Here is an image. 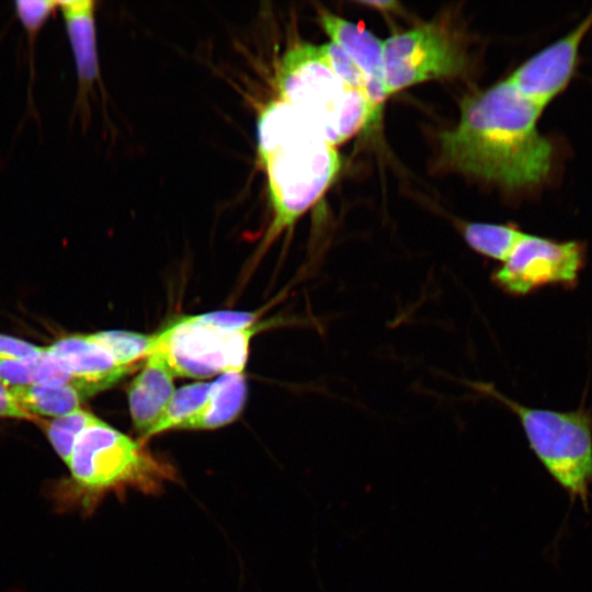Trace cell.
Returning <instances> with one entry per match:
<instances>
[{
	"label": "cell",
	"instance_id": "1",
	"mask_svg": "<svg viewBox=\"0 0 592 592\" xmlns=\"http://www.w3.org/2000/svg\"><path fill=\"white\" fill-rule=\"evenodd\" d=\"M543 107L508 79L463 100L458 124L440 134L443 160L454 169L510 190L542 184L550 174L553 143L537 121Z\"/></svg>",
	"mask_w": 592,
	"mask_h": 592
},
{
	"label": "cell",
	"instance_id": "2",
	"mask_svg": "<svg viewBox=\"0 0 592 592\" xmlns=\"http://www.w3.org/2000/svg\"><path fill=\"white\" fill-rule=\"evenodd\" d=\"M257 141L272 206V223L261 244L264 250L323 195L341 160L335 146L281 99L261 111Z\"/></svg>",
	"mask_w": 592,
	"mask_h": 592
},
{
	"label": "cell",
	"instance_id": "3",
	"mask_svg": "<svg viewBox=\"0 0 592 592\" xmlns=\"http://www.w3.org/2000/svg\"><path fill=\"white\" fill-rule=\"evenodd\" d=\"M516 415L528 447L553 481L589 512L592 487V411L584 405L571 411L525 406L485 382L471 383Z\"/></svg>",
	"mask_w": 592,
	"mask_h": 592
},
{
	"label": "cell",
	"instance_id": "4",
	"mask_svg": "<svg viewBox=\"0 0 592 592\" xmlns=\"http://www.w3.org/2000/svg\"><path fill=\"white\" fill-rule=\"evenodd\" d=\"M276 82L280 99L333 146L369 125L365 94L348 87L331 70L320 45L301 43L287 49L280 59Z\"/></svg>",
	"mask_w": 592,
	"mask_h": 592
},
{
	"label": "cell",
	"instance_id": "5",
	"mask_svg": "<svg viewBox=\"0 0 592 592\" xmlns=\"http://www.w3.org/2000/svg\"><path fill=\"white\" fill-rule=\"evenodd\" d=\"M66 465L77 491L92 500L127 488L156 494L177 479L171 464L100 419L80 434Z\"/></svg>",
	"mask_w": 592,
	"mask_h": 592
},
{
	"label": "cell",
	"instance_id": "6",
	"mask_svg": "<svg viewBox=\"0 0 592 592\" xmlns=\"http://www.w3.org/2000/svg\"><path fill=\"white\" fill-rule=\"evenodd\" d=\"M259 326L223 330L197 321L193 315L175 319L153 334V349L174 376L196 379L246 369L250 342Z\"/></svg>",
	"mask_w": 592,
	"mask_h": 592
},
{
	"label": "cell",
	"instance_id": "7",
	"mask_svg": "<svg viewBox=\"0 0 592 592\" xmlns=\"http://www.w3.org/2000/svg\"><path fill=\"white\" fill-rule=\"evenodd\" d=\"M387 98L433 79L464 72L466 57L455 36L437 24H423L383 42Z\"/></svg>",
	"mask_w": 592,
	"mask_h": 592
},
{
	"label": "cell",
	"instance_id": "8",
	"mask_svg": "<svg viewBox=\"0 0 592 592\" xmlns=\"http://www.w3.org/2000/svg\"><path fill=\"white\" fill-rule=\"evenodd\" d=\"M587 246L525 234L508 259L491 274L492 282L512 296L528 295L545 286H577L584 267Z\"/></svg>",
	"mask_w": 592,
	"mask_h": 592
},
{
	"label": "cell",
	"instance_id": "9",
	"mask_svg": "<svg viewBox=\"0 0 592 592\" xmlns=\"http://www.w3.org/2000/svg\"><path fill=\"white\" fill-rule=\"evenodd\" d=\"M591 29L592 10L570 32L534 54L506 79L544 109L570 83L579 64L581 43Z\"/></svg>",
	"mask_w": 592,
	"mask_h": 592
},
{
	"label": "cell",
	"instance_id": "10",
	"mask_svg": "<svg viewBox=\"0 0 592 592\" xmlns=\"http://www.w3.org/2000/svg\"><path fill=\"white\" fill-rule=\"evenodd\" d=\"M325 32L354 61L364 76V94L371 107L369 126H376L387 99L384 79L383 42L365 27L325 9L318 11Z\"/></svg>",
	"mask_w": 592,
	"mask_h": 592
},
{
	"label": "cell",
	"instance_id": "11",
	"mask_svg": "<svg viewBox=\"0 0 592 592\" xmlns=\"http://www.w3.org/2000/svg\"><path fill=\"white\" fill-rule=\"evenodd\" d=\"M81 395L104 390L132 371L122 367L90 334L61 338L46 348Z\"/></svg>",
	"mask_w": 592,
	"mask_h": 592
},
{
	"label": "cell",
	"instance_id": "12",
	"mask_svg": "<svg viewBox=\"0 0 592 592\" xmlns=\"http://www.w3.org/2000/svg\"><path fill=\"white\" fill-rule=\"evenodd\" d=\"M95 4L93 0L58 1L77 72L75 112L83 121L89 116L90 94L101 80Z\"/></svg>",
	"mask_w": 592,
	"mask_h": 592
},
{
	"label": "cell",
	"instance_id": "13",
	"mask_svg": "<svg viewBox=\"0 0 592 592\" xmlns=\"http://www.w3.org/2000/svg\"><path fill=\"white\" fill-rule=\"evenodd\" d=\"M174 377L162 355L152 351L130 383L127 391L129 413L141 443L172 398L175 391Z\"/></svg>",
	"mask_w": 592,
	"mask_h": 592
},
{
	"label": "cell",
	"instance_id": "14",
	"mask_svg": "<svg viewBox=\"0 0 592 592\" xmlns=\"http://www.w3.org/2000/svg\"><path fill=\"white\" fill-rule=\"evenodd\" d=\"M246 369L223 373L214 382L202 408L180 430H216L234 422L247 400Z\"/></svg>",
	"mask_w": 592,
	"mask_h": 592
},
{
	"label": "cell",
	"instance_id": "15",
	"mask_svg": "<svg viewBox=\"0 0 592 592\" xmlns=\"http://www.w3.org/2000/svg\"><path fill=\"white\" fill-rule=\"evenodd\" d=\"M20 405L33 415L58 418L80 409L83 398L71 384H32L11 388Z\"/></svg>",
	"mask_w": 592,
	"mask_h": 592
},
{
	"label": "cell",
	"instance_id": "16",
	"mask_svg": "<svg viewBox=\"0 0 592 592\" xmlns=\"http://www.w3.org/2000/svg\"><path fill=\"white\" fill-rule=\"evenodd\" d=\"M466 243L477 253L504 262L524 232L510 225L466 223L462 228Z\"/></svg>",
	"mask_w": 592,
	"mask_h": 592
},
{
	"label": "cell",
	"instance_id": "17",
	"mask_svg": "<svg viewBox=\"0 0 592 592\" xmlns=\"http://www.w3.org/2000/svg\"><path fill=\"white\" fill-rule=\"evenodd\" d=\"M212 382H197L175 389L163 414L147 434L145 442L161 433L180 430L205 403Z\"/></svg>",
	"mask_w": 592,
	"mask_h": 592
},
{
	"label": "cell",
	"instance_id": "18",
	"mask_svg": "<svg viewBox=\"0 0 592 592\" xmlns=\"http://www.w3.org/2000/svg\"><path fill=\"white\" fill-rule=\"evenodd\" d=\"M102 345L118 365L132 371L145 361L153 349V334L124 330H106L90 334Z\"/></svg>",
	"mask_w": 592,
	"mask_h": 592
},
{
	"label": "cell",
	"instance_id": "19",
	"mask_svg": "<svg viewBox=\"0 0 592 592\" xmlns=\"http://www.w3.org/2000/svg\"><path fill=\"white\" fill-rule=\"evenodd\" d=\"M98 419L93 413L80 408L46 423L47 437L65 464L68 463L80 434Z\"/></svg>",
	"mask_w": 592,
	"mask_h": 592
},
{
	"label": "cell",
	"instance_id": "20",
	"mask_svg": "<svg viewBox=\"0 0 592 592\" xmlns=\"http://www.w3.org/2000/svg\"><path fill=\"white\" fill-rule=\"evenodd\" d=\"M14 11L23 24L27 41L33 55V43L35 37L55 9H58V1L55 0H15Z\"/></svg>",
	"mask_w": 592,
	"mask_h": 592
},
{
	"label": "cell",
	"instance_id": "21",
	"mask_svg": "<svg viewBox=\"0 0 592 592\" xmlns=\"http://www.w3.org/2000/svg\"><path fill=\"white\" fill-rule=\"evenodd\" d=\"M320 48L331 70L348 87L364 93V76L348 54L333 42L322 44Z\"/></svg>",
	"mask_w": 592,
	"mask_h": 592
},
{
	"label": "cell",
	"instance_id": "22",
	"mask_svg": "<svg viewBox=\"0 0 592 592\" xmlns=\"http://www.w3.org/2000/svg\"><path fill=\"white\" fill-rule=\"evenodd\" d=\"M32 384H71L69 375L57 361L47 352L46 348L33 357L25 360Z\"/></svg>",
	"mask_w": 592,
	"mask_h": 592
},
{
	"label": "cell",
	"instance_id": "23",
	"mask_svg": "<svg viewBox=\"0 0 592 592\" xmlns=\"http://www.w3.org/2000/svg\"><path fill=\"white\" fill-rule=\"evenodd\" d=\"M193 317L202 323L230 331L247 330L259 326V316L250 311L216 310L193 315Z\"/></svg>",
	"mask_w": 592,
	"mask_h": 592
},
{
	"label": "cell",
	"instance_id": "24",
	"mask_svg": "<svg viewBox=\"0 0 592 592\" xmlns=\"http://www.w3.org/2000/svg\"><path fill=\"white\" fill-rule=\"evenodd\" d=\"M44 348L27 341L0 334V360H26L38 355Z\"/></svg>",
	"mask_w": 592,
	"mask_h": 592
},
{
	"label": "cell",
	"instance_id": "25",
	"mask_svg": "<svg viewBox=\"0 0 592 592\" xmlns=\"http://www.w3.org/2000/svg\"><path fill=\"white\" fill-rule=\"evenodd\" d=\"M0 380L9 388L32 385L25 360H0Z\"/></svg>",
	"mask_w": 592,
	"mask_h": 592
},
{
	"label": "cell",
	"instance_id": "26",
	"mask_svg": "<svg viewBox=\"0 0 592 592\" xmlns=\"http://www.w3.org/2000/svg\"><path fill=\"white\" fill-rule=\"evenodd\" d=\"M0 417L34 420L35 415L27 412L18 401L11 388L0 380Z\"/></svg>",
	"mask_w": 592,
	"mask_h": 592
},
{
	"label": "cell",
	"instance_id": "27",
	"mask_svg": "<svg viewBox=\"0 0 592 592\" xmlns=\"http://www.w3.org/2000/svg\"><path fill=\"white\" fill-rule=\"evenodd\" d=\"M361 3L382 11H395L398 5V2L391 0L361 1Z\"/></svg>",
	"mask_w": 592,
	"mask_h": 592
}]
</instances>
